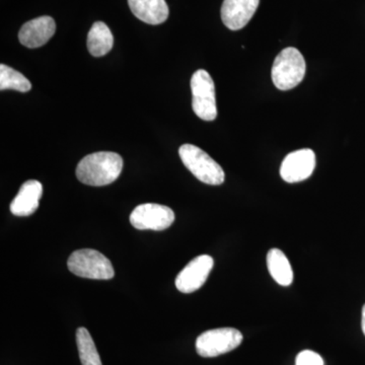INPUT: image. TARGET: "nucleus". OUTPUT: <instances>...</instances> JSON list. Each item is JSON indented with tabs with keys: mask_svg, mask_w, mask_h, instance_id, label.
I'll return each mask as SVG.
<instances>
[{
	"mask_svg": "<svg viewBox=\"0 0 365 365\" xmlns=\"http://www.w3.org/2000/svg\"><path fill=\"white\" fill-rule=\"evenodd\" d=\"M132 14L148 25H160L169 18L165 0H128Z\"/></svg>",
	"mask_w": 365,
	"mask_h": 365,
	"instance_id": "obj_13",
	"label": "nucleus"
},
{
	"mask_svg": "<svg viewBox=\"0 0 365 365\" xmlns=\"http://www.w3.org/2000/svg\"><path fill=\"white\" fill-rule=\"evenodd\" d=\"M269 273L282 287H288L294 281V271L287 257L278 249H271L267 255Z\"/></svg>",
	"mask_w": 365,
	"mask_h": 365,
	"instance_id": "obj_15",
	"label": "nucleus"
},
{
	"mask_svg": "<svg viewBox=\"0 0 365 365\" xmlns=\"http://www.w3.org/2000/svg\"><path fill=\"white\" fill-rule=\"evenodd\" d=\"M179 155L185 167L199 181L211 186H218L225 182V170L201 148L193 144H184L180 148Z\"/></svg>",
	"mask_w": 365,
	"mask_h": 365,
	"instance_id": "obj_3",
	"label": "nucleus"
},
{
	"mask_svg": "<svg viewBox=\"0 0 365 365\" xmlns=\"http://www.w3.org/2000/svg\"><path fill=\"white\" fill-rule=\"evenodd\" d=\"M56 31V24L51 16H44L26 21L19 33L21 44L26 48H39L44 46Z\"/></svg>",
	"mask_w": 365,
	"mask_h": 365,
	"instance_id": "obj_10",
	"label": "nucleus"
},
{
	"mask_svg": "<svg viewBox=\"0 0 365 365\" xmlns=\"http://www.w3.org/2000/svg\"><path fill=\"white\" fill-rule=\"evenodd\" d=\"M32 88L30 81L21 72L14 71L11 67L1 64L0 66V90H14L26 93Z\"/></svg>",
	"mask_w": 365,
	"mask_h": 365,
	"instance_id": "obj_17",
	"label": "nucleus"
},
{
	"mask_svg": "<svg viewBox=\"0 0 365 365\" xmlns=\"http://www.w3.org/2000/svg\"><path fill=\"white\" fill-rule=\"evenodd\" d=\"M79 359L83 365H103L95 342L88 329L81 327L76 331Z\"/></svg>",
	"mask_w": 365,
	"mask_h": 365,
	"instance_id": "obj_16",
	"label": "nucleus"
},
{
	"mask_svg": "<svg viewBox=\"0 0 365 365\" xmlns=\"http://www.w3.org/2000/svg\"><path fill=\"white\" fill-rule=\"evenodd\" d=\"M67 266L74 275L88 279L109 280L115 275L111 261L96 250L73 252L67 261Z\"/></svg>",
	"mask_w": 365,
	"mask_h": 365,
	"instance_id": "obj_4",
	"label": "nucleus"
},
{
	"mask_svg": "<svg viewBox=\"0 0 365 365\" xmlns=\"http://www.w3.org/2000/svg\"><path fill=\"white\" fill-rule=\"evenodd\" d=\"M297 365H324V360L321 355L312 350H304L299 353L295 360Z\"/></svg>",
	"mask_w": 365,
	"mask_h": 365,
	"instance_id": "obj_18",
	"label": "nucleus"
},
{
	"mask_svg": "<svg viewBox=\"0 0 365 365\" xmlns=\"http://www.w3.org/2000/svg\"><path fill=\"white\" fill-rule=\"evenodd\" d=\"M361 327H362V331H364V334L365 336V304H364V307H362Z\"/></svg>",
	"mask_w": 365,
	"mask_h": 365,
	"instance_id": "obj_19",
	"label": "nucleus"
},
{
	"mask_svg": "<svg viewBox=\"0 0 365 365\" xmlns=\"http://www.w3.org/2000/svg\"><path fill=\"white\" fill-rule=\"evenodd\" d=\"M316 168V155L309 148L295 150L284 158L280 176L287 182H299L309 179Z\"/></svg>",
	"mask_w": 365,
	"mask_h": 365,
	"instance_id": "obj_9",
	"label": "nucleus"
},
{
	"mask_svg": "<svg viewBox=\"0 0 365 365\" xmlns=\"http://www.w3.org/2000/svg\"><path fill=\"white\" fill-rule=\"evenodd\" d=\"M242 339V334L234 328L206 331L197 338L196 351L205 359L217 357L239 347Z\"/></svg>",
	"mask_w": 365,
	"mask_h": 365,
	"instance_id": "obj_6",
	"label": "nucleus"
},
{
	"mask_svg": "<svg viewBox=\"0 0 365 365\" xmlns=\"http://www.w3.org/2000/svg\"><path fill=\"white\" fill-rule=\"evenodd\" d=\"M42 194L43 186L39 181L30 180V181L24 182L18 195L11 201V213L16 216H21V217L32 215L39 207V201Z\"/></svg>",
	"mask_w": 365,
	"mask_h": 365,
	"instance_id": "obj_12",
	"label": "nucleus"
},
{
	"mask_svg": "<svg viewBox=\"0 0 365 365\" xmlns=\"http://www.w3.org/2000/svg\"><path fill=\"white\" fill-rule=\"evenodd\" d=\"M123 169V158L116 153H91L79 162L76 177L88 186L102 187L116 181Z\"/></svg>",
	"mask_w": 365,
	"mask_h": 365,
	"instance_id": "obj_1",
	"label": "nucleus"
},
{
	"mask_svg": "<svg viewBox=\"0 0 365 365\" xmlns=\"http://www.w3.org/2000/svg\"><path fill=\"white\" fill-rule=\"evenodd\" d=\"M114 37L109 26L103 21H97L91 26L88 35V49L95 57L105 56L111 51Z\"/></svg>",
	"mask_w": 365,
	"mask_h": 365,
	"instance_id": "obj_14",
	"label": "nucleus"
},
{
	"mask_svg": "<svg viewBox=\"0 0 365 365\" xmlns=\"http://www.w3.org/2000/svg\"><path fill=\"white\" fill-rule=\"evenodd\" d=\"M215 261L208 255L193 259L177 276L176 287L182 294H192L203 287L212 270Z\"/></svg>",
	"mask_w": 365,
	"mask_h": 365,
	"instance_id": "obj_8",
	"label": "nucleus"
},
{
	"mask_svg": "<svg viewBox=\"0 0 365 365\" xmlns=\"http://www.w3.org/2000/svg\"><path fill=\"white\" fill-rule=\"evenodd\" d=\"M174 222V211L160 204H141L132 211L130 215L132 227L140 230H165Z\"/></svg>",
	"mask_w": 365,
	"mask_h": 365,
	"instance_id": "obj_7",
	"label": "nucleus"
},
{
	"mask_svg": "<svg viewBox=\"0 0 365 365\" xmlns=\"http://www.w3.org/2000/svg\"><path fill=\"white\" fill-rule=\"evenodd\" d=\"M260 0H225L222 6V20L232 31L241 30L253 18Z\"/></svg>",
	"mask_w": 365,
	"mask_h": 365,
	"instance_id": "obj_11",
	"label": "nucleus"
},
{
	"mask_svg": "<svg viewBox=\"0 0 365 365\" xmlns=\"http://www.w3.org/2000/svg\"><path fill=\"white\" fill-rule=\"evenodd\" d=\"M191 91L192 108L197 116L204 121L215 120L217 117L215 86L210 74L204 69L197 71L191 78Z\"/></svg>",
	"mask_w": 365,
	"mask_h": 365,
	"instance_id": "obj_5",
	"label": "nucleus"
},
{
	"mask_svg": "<svg viewBox=\"0 0 365 365\" xmlns=\"http://www.w3.org/2000/svg\"><path fill=\"white\" fill-rule=\"evenodd\" d=\"M306 60L297 48H285L272 66V81L280 91H289L302 83L306 76Z\"/></svg>",
	"mask_w": 365,
	"mask_h": 365,
	"instance_id": "obj_2",
	"label": "nucleus"
}]
</instances>
